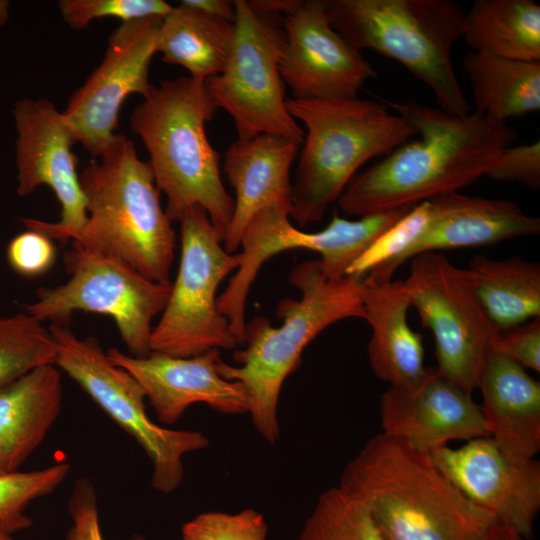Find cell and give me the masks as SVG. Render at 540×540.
I'll return each mask as SVG.
<instances>
[{"mask_svg":"<svg viewBox=\"0 0 540 540\" xmlns=\"http://www.w3.org/2000/svg\"><path fill=\"white\" fill-rule=\"evenodd\" d=\"M235 38L225 69L204 81L217 108L233 119L237 140L272 134L300 145L304 131L289 113L279 64L285 46L280 16L235 0Z\"/></svg>","mask_w":540,"mask_h":540,"instance_id":"30bf717a","label":"cell"},{"mask_svg":"<svg viewBox=\"0 0 540 540\" xmlns=\"http://www.w3.org/2000/svg\"><path fill=\"white\" fill-rule=\"evenodd\" d=\"M364 503L385 540H484L495 517L468 501L429 453L380 433L338 485Z\"/></svg>","mask_w":540,"mask_h":540,"instance_id":"7a4b0ae2","label":"cell"},{"mask_svg":"<svg viewBox=\"0 0 540 540\" xmlns=\"http://www.w3.org/2000/svg\"><path fill=\"white\" fill-rule=\"evenodd\" d=\"M415 128L416 139L356 174L338 199L351 215L412 207L487 175L515 132L476 112L464 116L414 101H385Z\"/></svg>","mask_w":540,"mask_h":540,"instance_id":"6da1fadb","label":"cell"},{"mask_svg":"<svg viewBox=\"0 0 540 540\" xmlns=\"http://www.w3.org/2000/svg\"><path fill=\"white\" fill-rule=\"evenodd\" d=\"M495 328L505 331L540 317V265L520 256L498 260L477 255L465 268Z\"/></svg>","mask_w":540,"mask_h":540,"instance_id":"484cf974","label":"cell"},{"mask_svg":"<svg viewBox=\"0 0 540 540\" xmlns=\"http://www.w3.org/2000/svg\"><path fill=\"white\" fill-rule=\"evenodd\" d=\"M55 358L54 339L42 322L25 311L0 318V389Z\"/></svg>","mask_w":540,"mask_h":540,"instance_id":"f546056e","label":"cell"},{"mask_svg":"<svg viewBox=\"0 0 540 540\" xmlns=\"http://www.w3.org/2000/svg\"><path fill=\"white\" fill-rule=\"evenodd\" d=\"M484 540H526L511 527L495 520Z\"/></svg>","mask_w":540,"mask_h":540,"instance_id":"f35d334b","label":"cell"},{"mask_svg":"<svg viewBox=\"0 0 540 540\" xmlns=\"http://www.w3.org/2000/svg\"><path fill=\"white\" fill-rule=\"evenodd\" d=\"M487 176L495 181L518 182L530 189H539L540 142L505 148Z\"/></svg>","mask_w":540,"mask_h":540,"instance_id":"d590c367","label":"cell"},{"mask_svg":"<svg viewBox=\"0 0 540 540\" xmlns=\"http://www.w3.org/2000/svg\"><path fill=\"white\" fill-rule=\"evenodd\" d=\"M290 214L291 202L272 204L250 220L241 236L240 266L217 297V308L227 318L238 345L244 343L249 290L269 258L289 249L312 250L321 255L319 262L324 275L339 279L403 215L398 209L364 215L358 220L334 214L323 230L308 233L292 225Z\"/></svg>","mask_w":540,"mask_h":540,"instance_id":"8fae6325","label":"cell"},{"mask_svg":"<svg viewBox=\"0 0 540 540\" xmlns=\"http://www.w3.org/2000/svg\"><path fill=\"white\" fill-rule=\"evenodd\" d=\"M106 353L113 364L138 382L162 424H174L195 403L207 404L226 415L249 411L244 386L223 378L218 372L222 360L219 349L191 357L152 351L145 357H134L116 348Z\"/></svg>","mask_w":540,"mask_h":540,"instance_id":"ac0fdd59","label":"cell"},{"mask_svg":"<svg viewBox=\"0 0 540 540\" xmlns=\"http://www.w3.org/2000/svg\"><path fill=\"white\" fill-rule=\"evenodd\" d=\"M291 116L306 128L290 217L300 227L322 219L371 158L387 155L417 135L404 117L369 99H287Z\"/></svg>","mask_w":540,"mask_h":540,"instance_id":"8992f818","label":"cell"},{"mask_svg":"<svg viewBox=\"0 0 540 540\" xmlns=\"http://www.w3.org/2000/svg\"><path fill=\"white\" fill-rule=\"evenodd\" d=\"M9 1L0 0V27L4 26L9 18Z\"/></svg>","mask_w":540,"mask_h":540,"instance_id":"ab89813d","label":"cell"},{"mask_svg":"<svg viewBox=\"0 0 540 540\" xmlns=\"http://www.w3.org/2000/svg\"><path fill=\"white\" fill-rule=\"evenodd\" d=\"M476 113L505 123L540 109V61L478 52L463 58Z\"/></svg>","mask_w":540,"mask_h":540,"instance_id":"4316f807","label":"cell"},{"mask_svg":"<svg viewBox=\"0 0 540 540\" xmlns=\"http://www.w3.org/2000/svg\"><path fill=\"white\" fill-rule=\"evenodd\" d=\"M181 4L199 10L207 15L227 20L235 21L234 1L229 0H183Z\"/></svg>","mask_w":540,"mask_h":540,"instance_id":"74e56055","label":"cell"},{"mask_svg":"<svg viewBox=\"0 0 540 540\" xmlns=\"http://www.w3.org/2000/svg\"><path fill=\"white\" fill-rule=\"evenodd\" d=\"M71 525L62 540H104L100 525L96 489L86 477L79 478L68 500ZM130 540H144L134 535Z\"/></svg>","mask_w":540,"mask_h":540,"instance_id":"e575fe53","label":"cell"},{"mask_svg":"<svg viewBox=\"0 0 540 540\" xmlns=\"http://www.w3.org/2000/svg\"><path fill=\"white\" fill-rule=\"evenodd\" d=\"M162 17L122 22L108 38L100 65L71 96L63 114L75 142L100 157L115 136L120 109L130 94L151 90L149 68L157 53Z\"/></svg>","mask_w":540,"mask_h":540,"instance_id":"9a60e30c","label":"cell"},{"mask_svg":"<svg viewBox=\"0 0 540 540\" xmlns=\"http://www.w3.org/2000/svg\"><path fill=\"white\" fill-rule=\"evenodd\" d=\"M493 351L539 373L540 317L500 332Z\"/></svg>","mask_w":540,"mask_h":540,"instance_id":"8d00e7d4","label":"cell"},{"mask_svg":"<svg viewBox=\"0 0 540 540\" xmlns=\"http://www.w3.org/2000/svg\"><path fill=\"white\" fill-rule=\"evenodd\" d=\"M64 22L74 30H82L95 19L116 17L122 22L164 17L172 5L163 0H60L57 3Z\"/></svg>","mask_w":540,"mask_h":540,"instance_id":"d6a6232c","label":"cell"},{"mask_svg":"<svg viewBox=\"0 0 540 540\" xmlns=\"http://www.w3.org/2000/svg\"><path fill=\"white\" fill-rule=\"evenodd\" d=\"M428 202L429 218L402 256L401 265L425 252L490 246L540 233V219L527 215L510 200L469 196L455 191L433 197Z\"/></svg>","mask_w":540,"mask_h":540,"instance_id":"ffe728a7","label":"cell"},{"mask_svg":"<svg viewBox=\"0 0 540 540\" xmlns=\"http://www.w3.org/2000/svg\"><path fill=\"white\" fill-rule=\"evenodd\" d=\"M13 115L18 134L17 193L26 196L39 186L47 185L61 205L58 222L32 218L21 221L26 229L66 243L68 236L81 229L88 218L86 198L77 172L78 158L71 151L76 143L71 128L63 112L44 98L17 100Z\"/></svg>","mask_w":540,"mask_h":540,"instance_id":"5bb4252c","label":"cell"},{"mask_svg":"<svg viewBox=\"0 0 540 540\" xmlns=\"http://www.w3.org/2000/svg\"><path fill=\"white\" fill-rule=\"evenodd\" d=\"M332 27L355 49L401 63L434 92L440 109L458 116L471 106L451 52L465 16L451 0H323Z\"/></svg>","mask_w":540,"mask_h":540,"instance_id":"52a82bcc","label":"cell"},{"mask_svg":"<svg viewBox=\"0 0 540 540\" xmlns=\"http://www.w3.org/2000/svg\"><path fill=\"white\" fill-rule=\"evenodd\" d=\"M299 540H385L362 501L339 486L324 491Z\"/></svg>","mask_w":540,"mask_h":540,"instance_id":"f1b7e54d","label":"cell"},{"mask_svg":"<svg viewBox=\"0 0 540 540\" xmlns=\"http://www.w3.org/2000/svg\"><path fill=\"white\" fill-rule=\"evenodd\" d=\"M289 281L301 295L277 305L282 324L274 327L264 316L245 326L243 349L233 353L238 366L220 361L219 374L240 382L249 398L252 423L270 444L280 438L278 402L285 379L300 365L306 346L324 329L346 318H366L361 296L362 278H327L319 260L296 265Z\"/></svg>","mask_w":540,"mask_h":540,"instance_id":"3957f363","label":"cell"},{"mask_svg":"<svg viewBox=\"0 0 540 540\" xmlns=\"http://www.w3.org/2000/svg\"><path fill=\"white\" fill-rule=\"evenodd\" d=\"M432 461L472 504L532 539L540 510V463L508 456L490 437L448 445L429 453Z\"/></svg>","mask_w":540,"mask_h":540,"instance_id":"e0dca14e","label":"cell"},{"mask_svg":"<svg viewBox=\"0 0 540 540\" xmlns=\"http://www.w3.org/2000/svg\"><path fill=\"white\" fill-rule=\"evenodd\" d=\"M382 433L430 453L454 440L489 436L472 393L444 377L436 367L419 387H389L381 397Z\"/></svg>","mask_w":540,"mask_h":540,"instance_id":"d6986e66","label":"cell"},{"mask_svg":"<svg viewBox=\"0 0 540 540\" xmlns=\"http://www.w3.org/2000/svg\"><path fill=\"white\" fill-rule=\"evenodd\" d=\"M56 253L51 238L41 232L27 229L11 239L6 249V258L17 274L35 278L52 268Z\"/></svg>","mask_w":540,"mask_h":540,"instance_id":"836d02e7","label":"cell"},{"mask_svg":"<svg viewBox=\"0 0 540 540\" xmlns=\"http://www.w3.org/2000/svg\"><path fill=\"white\" fill-rule=\"evenodd\" d=\"M263 514L247 508L236 513L202 512L182 525V540H266Z\"/></svg>","mask_w":540,"mask_h":540,"instance_id":"1f68e13d","label":"cell"},{"mask_svg":"<svg viewBox=\"0 0 540 540\" xmlns=\"http://www.w3.org/2000/svg\"><path fill=\"white\" fill-rule=\"evenodd\" d=\"M365 320L372 329L367 347L370 367L380 380L399 390H414L428 375L422 336L409 326L411 306L404 280L366 275L361 282Z\"/></svg>","mask_w":540,"mask_h":540,"instance_id":"44dd1931","label":"cell"},{"mask_svg":"<svg viewBox=\"0 0 540 540\" xmlns=\"http://www.w3.org/2000/svg\"><path fill=\"white\" fill-rule=\"evenodd\" d=\"M12 535L0 524V540H15Z\"/></svg>","mask_w":540,"mask_h":540,"instance_id":"60d3db41","label":"cell"},{"mask_svg":"<svg viewBox=\"0 0 540 540\" xmlns=\"http://www.w3.org/2000/svg\"><path fill=\"white\" fill-rule=\"evenodd\" d=\"M56 345L54 365L83 391L144 450L152 463V487L174 492L184 478L183 457L205 449L199 431L172 430L153 422L146 412L143 389L124 369L113 364L94 336L80 338L68 325L51 324Z\"/></svg>","mask_w":540,"mask_h":540,"instance_id":"ba28073f","label":"cell"},{"mask_svg":"<svg viewBox=\"0 0 540 540\" xmlns=\"http://www.w3.org/2000/svg\"><path fill=\"white\" fill-rule=\"evenodd\" d=\"M411 260L404 284L411 306L434 336L436 368L473 393L500 332L484 312L465 268L440 252Z\"/></svg>","mask_w":540,"mask_h":540,"instance_id":"4fadbf2b","label":"cell"},{"mask_svg":"<svg viewBox=\"0 0 540 540\" xmlns=\"http://www.w3.org/2000/svg\"><path fill=\"white\" fill-rule=\"evenodd\" d=\"M178 272L150 338L152 352L191 357L238 345L229 322L217 308L219 284L241 263L240 252L228 253L206 211L188 209L181 220Z\"/></svg>","mask_w":540,"mask_h":540,"instance_id":"9c48e42d","label":"cell"},{"mask_svg":"<svg viewBox=\"0 0 540 540\" xmlns=\"http://www.w3.org/2000/svg\"><path fill=\"white\" fill-rule=\"evenodd\" d=\"M302 145L272 134L236 140L224 154L223 171L235 192L224 249L235 253L250 220L262 209L291 202L290 170Z\"/></svg>","mask_w":540,"mask_h":540,"instance_id":"7402d4cb","label":"cell"},{"mask_svg":"<svg viewBox=\"0 0 540 540\" xmlns=\"http://www.w3.org/2000/svg\"><path fill=\"white\" fill-rule=\"evenodd\" d=\"M285 46L279 64L293 99L358 97L377 72L330 24L323 0H296L282 18Z\"/></svg>","mask_w":540,"mask_h":540,"instance_id":"2e32d148","label":"cell"},{"mask_svg":"<svg viewBox=\"0 0 540 540\" xmlns=\"http://www.w3.org/2000/svg\"><path fill=\"white\" fill-rule=\"evenodd\" d=\"M99 158L80 173L88 218L68 241L118 260L149 280L171 283L176 236L149 162L139 159L123 134H115Z\"/></svg>","mask_w":540,"mask_h":540,"instance_id":"5b68a950","label":"cell"},{"mask_svg":"<svg viewBox=\"0 0 540 540\" xmlns=\"http://www.w3.org/2000/svg\"><path fill=\"white\" fill-rule=\"evenodd\" d=\"M217 110L204 82L178 77L152 86L131 113L130 128L149 153L170 221L179 222L188 209L200 206L224 242L234 199L222 183L220 155L205 130Z\"/></svg>","mask_w":540,"mask_h":540,"instance_id":"277c9868","label":"cell"},{"mask_svg":"<svg viewBox=\"0 0 540 540\" xmlns=\"http://www.w3.org/2000/svg\"><path fill=\"white\" fill-rule=\"evenodd\" d=\"M478 388L489 436L512 458H535L540 450V383L523 366L492 351Z\"/></svg>","mask_w":540,"mask_h":540,"instance_id":"603a6c76","label":"cell"},{"mask_svg":"<svg viewBox=\"0 0 540 540\" xmlns=\"http://www.w3.org/2000/svg\"><path fill=\"white\" fill-rule=\"evenodd\" d=\"M63 403L61 372L41 365L0 389V474L20 470L45 440Z\"/></svg>","mask_w":540,"mask_h":540,"instance_id":"cb8c5ba5","label":"cell"},{"mask_svg":"<svg viewBox=\"0 0 540 540\" xmlns=\"http://www.w3.org/2000/svg\"><path fill=\"white\" fill-rule=\"evenodd\" d=\"M70 472L66 462L39 470L0 474V524L10 533L29 529L33 521L25 509L35 499L53 493Z\"/></svg>","mask_w":540,"mask_h":540,"instance_id":"4dcf8cb0","label":"cell"},{"mask_svg":"<svg viewBox=\"0 0 540 540\" xmlns=\"http://www.w3.org/2000/svg\"><path fill=\"white\" fill-rule=\"evenodd\" d=\"M234 38V22L180 3L162 18L157 53L163 62L180 65L191 78L204 82L225 69Z\"/></svg>","mask_w":540,"mask_h":540,"instance_id":"d4e9b609","label":"cell"},{"mask_svg":"<svg viewBox=\"0 0 540 540\" xmlns=\"http://www.w3.org/2000/svg\"><path fill=\"white\" fill-rule=\"evenodd\" d=\"M70 275L66 283L37 290L25 312L40 322L68 325L74 312L111 317L129 355L150 352L153 319L165 308L171 283L147 279L118 260L71 245L63 257Z\"/></svg>","mask_w":540,"mask_h":540,"instance_id":"7c38bea8","label":"cell"},{"mask_svg":"<svg viewBox=\"0 0 540 540\" xmlns=\"http://www.w3.org/2000/svg\"><path fill=\"white\" fill-rule=\"evenodd\" d=\"M474 52L540 61V6L532 0H477L462 35Z\"/></svg>","mask_w":540,"mask_h":540,"instance_id":"83f0119b","label":"cell"}]
</instances>
